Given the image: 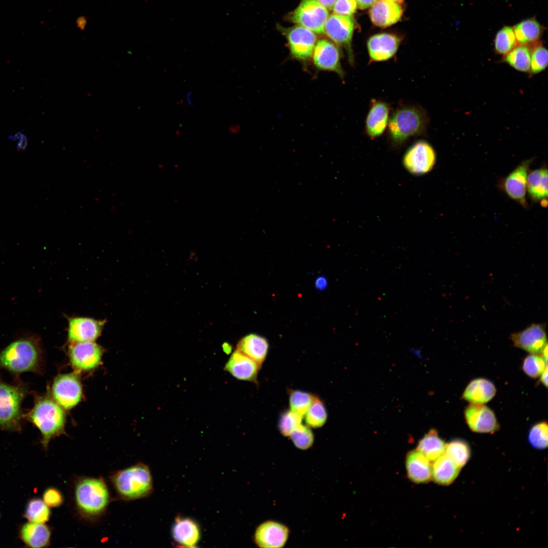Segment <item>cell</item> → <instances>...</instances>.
Returning <instances> with one entry per match:
<instances>
[{
    "mask_svg": "<svg viewBox=\"0 0 548 548\" xmlns=\"http://www.w3.org/2000/svg\"><path fill=\"white\" fill-rule=\"evenodd\" d=\"M391 108L387 102L376 99L370 100L365 121V131L371 139L381 136L387 128Z\"/></svg>",
    "mask_w": 548,
    "mask_h": 548,
    "instance_id": "obj_17",
    "label": "cell"
},
{
    "mask_svg": "<svg viewBox=\"0 0 548 548\" xmlns=\"http://www.w3.org/2000/svg\"><path fill=\"white\" fill-rule=\"evenodd\" d=\"M527 191L532 199L538 201L547 196V170L539 168L528 175Z\"/></svg>",
    "mask_w": 548,
    "mask_h": 548,
    "instance_id": "obj_30",
    "label": "cell"
},
{
    "mask_svg": "<svg viewBox=\"0 0 548 548\" xmlns=\"http://www.w3.org/2000/svg\"><path fill=\"white\" fill-rule=\"evenodd\" d=\"M289 531L287 527L274 521H267L256 530L254 541L261 547H282L285 544Z\"/></svg>",
    "mask_w": 548,
    "mask_h": 548,
    "instance_id": "obj_20",
    "label": "cell"
},
{
    "mask_svg": "<svg viewBox=\"0 0 548 548\" xmlns=\"http://www.w3.org/2000/svg\"><path fill=\"white\" fill-rule=\"evenodd\" d=\"M315 395L310 393L291 390L289 392L290 410L303 417L310 406Z\"/></svg>",
    "mask_w": 548,
    "mask_h": 548,
    "instance_id": "obj_37",
    "label": "cell"
},
{
    "mask_svg": "<svg viewBox=\"0 0 548 548\" xmlns=\"http://www.w3.org/2000/svg\"><path fill=\"white\" fill-rule=\"evenodd\" d=\"M191 92L188 93L187 94V96H186V99H187V102H188V104H189L190 105L192 106V105H193V103H192V100H191Z\"/></svg>",
    "mask_w": 548,
    "mask_h": 548,
    "instance_id": "obj_50",
    "label": "cell"
},
{
    "mask_svg": "<svg viewBox=\"0 0 548 548\" xmlns=\"http://www.w3.org/2000/svg\"><path fill=\"white\" fill-rule=\"evenodd\" d=\"M376 0H356L357 5L361 9H365L371 7Z\"/></svg>",
    "mask_w": 548,
    "mask_h": 548,
    "instance_id": "obj_45",
    "label": "cell"
},
{
    "mask_svg": "<svg viewBox=\"0 0 548 548\" xmlns=\"http://www.w3.org/2000/svg\"><path fill=\"white\" fill-rule=\"evenodd\" d=\"M532 48L526 45H518L504 56L503 60L516 70L522 72L530 71Z\"/></svg>",
    "mask_w": 548,
    "mask_h": 548,
    "instance_id": "obj_32",
    "label": "cell"
},
{
    "mask_svg": "<svg viewBox=\"0 0 548 548\" xmlns=\"http://www.w3.org/2000/svg\"><path fill=\"white\" fill-rule=\"evenodd\" d=\"M104 350L94 341L70 343L68 355L73 367L79 371H89L101 362Z\"/></svg>",
    "mask_w": 548,
    "mask_h": 548,
    "instance_id": "obj_11",
    "label": "cell"
},
{
    "mask_svg": "<svg viewBox=\"0 0 548 548\" xmlns=\"http://www.w3.org/2000/svg\"><path fill=\"white\" fill-rule=\"evenodd\" d=\"M386 1L393 2V3H396V4H398L399 3H402L403 0H386Z\"/></svg>",
    "mask_w": 548,
    "mask_h": 548,
    "instance_id": "obj_51",
    "label": "cell"
},
{
    "mask_svg": "<svg viewBox=\"0 0 548 548\" xmlns=\"http://www.w3.org/2000/svg\"><path fill=\"white\" fill-rule=\"evenodd\" d=\"M64 409L50 394H34L32 408L24 413L23 419L30 422L40 431L41 443L46 451L50 440L64 433L65 414Z\"/></svg>",
    "mask_w": 548,
    "mask_h": 548,
    "instance_id": "obj_3",
    "label": "cell"
},
{
    "mask_svg": "<svg viewBox=\"0 0 548 548\" xmlns=\"http://www.w3.org/2000/svg\"><path fill=\"white\" fill-rule=\"evenodd\" d=\"M523 369L529 377L537 378L541 375L547 367V361L539 354L527 356L523 363Z\"/></svg>",
    "mask_w": 548,
    "mask_h": 548,
    "instance_id": "obj_39",
    "label": "cell"
},
{
    "mask_svg": "<svg viewBox=\"0 0 548 548\" xmlns=\"http://www.w3.org/2000/svg\"><path fill=\"white\" fill-rule=\"evenodd\" d=\"M328 10L317 0H302L292 15V21L317 34L324 32Z\"/></svg>",
    "mask_w": 548,
    "mask_h": 548,
    "instance_id": "obj_9",
    "label": "cell"
},
{
    "mask_svg": "<svg viewBox=\"0 0 548 548\" xmlns=\"http://www.w3.org/2000/svg\"><path fill=\"white\" fill-rule=\"evenodd\" d=\"M50 515L49 507L40 498H32L26 504L24 517L28 522L45 523L49 520Z\"/></svg>",
    "mask_w": 548,
    "mask_h": 548,
    "instance_id": "obj_33",
    "label": "cell"
},
{
    "mask_svg": "<svg viewBox=\"0 0 548 548\" xmlns=\"http://www.w3.org/2000/svg\"><path fill=\"white\" fill-rule=\"evenodd\" d=\"M43 352L36 337H25L10 343L0 351V368L15 375L26 372L42 373Z\"/></svg>",
    "mask_w": 548,
    "mask_h": 548,
    "instance_id": "obj_1",
    "label": "cell"
},
{
    "mask_svg": "<svg viewBox=\"0 0 548 548\" xmlns=\"http://www.w3.org/2000/svg\"><path fill=\"white\" fill-rule=\"evenodd\" d=\"M313 62L318 70L336 74L342 80L345 72L340 62V54L337 46L326 39L316 42L313 54Z\"/></svg>",
    "mask_w": 548,
    "mask_h": 548,
    "instance_id": "obj_13",
    "label": "cell"
},
{
    "mask_svg": "<svg viewBox=\"0 0 548 548\" xmlns=\"http://www.w3.org/2000/svg\"><path fill=\"white\" fill-rule=\"evenodd\" d=\"M429 123L425 110L421 106L402 104L390 116L387 137L390 146L398 149L410 139L425 133Z\"/></svg>",
    "mask_w": 548,
    "mask_h": 548,
    "instance_id": "obj_2",
    "label": "cell"
},
{
    "mask_svg": "<svg viewBox=\"0 0 548 548\" xmlns=\"http://www.w3.org/2000/svg\"><path fill=\"white\" fill-rule=\"evenodd\" d=\"M510 338L515 346L533 354H541L547 344L545 326L541 324H532Z\"/></svg>",
    "mask_w": 548,
    "mask_h": 548,
    "instance_id": "obj_15",
    "label": "cell"
},
{
    "mask_svg": "<svg viewBox=\"0 0 548 548\" xmlns=\"http://www.w3.org/2000/svg\"><path fill=\"white\" fill-rule=\"evenodd\" d=\"M49 394L63 409L75 406L82 397V388L77 373L62 374L54 380Z\"/></svg>",
    "mask_w": 548,
    "mask_h": 548,
    "instance_id": "obj_8",
    "label": "cell"
},
{
    "mask_svg": "<svg viewBox=\"0 0 548 548\" xmlns=\"http://www.w3.org/2000/svg\"><path fill=\"white\" fill-rule=\"evenodd\" d=\"M354 28L352 16L336 14L329 16L324 26L326 35L335 44L346 49L348 61L354 66V56L351 48V41Z\"/></svg>",
    "mask_w": 548,
    "mask_h": 548,
    "instance_id": "obj_10",
    "label": "cell"
},
{
    "mask_svg": "<svg viewBox=\"0 0 548 548\" xmlns=\"http://www.w3.org/2000/svg\"><path fill=\"white\" fill-rule=\"evenodd\" d=\"M321 5L325 7L327 10H331L333 8L336 0H317Z\"/></svg>",
    "mask_w": 548,
    "mask_h": 548,
    "instance_id": "obj_47",
    "label": "cell"
},
{
    "mask_svg": "<svg viewBox=\"0 0 548 548\" xmlns=\"http://www.w3.org/2000/svg\"><path fill=\"white\" fill-rule=\"evenodd\" d=\"M119 494L126 500L146 497L153 492V480L149 468L139 463L119 470L112 477Z\"/></svg>",
    "mask_w": 548,
    "mask_h": 548,
    "instance_id": "obj_5",
    "label": "cell"
},
{
    "mask_svg": "<svg viewBox=\"0 0 548 548\" xmlns=\"http://www.w3.org/2000/svg\"><path fill=\"white\" fill-rule=\"evenodd\" d=\"M531 160L520 163L505 178L503 183L506 194L523 206L526 205V195L528 172Z\"/></svg>",
    "mask_w": 548,
    "mask_h": 548,
    "instance_id": "obj_22",
    "label": "cell"
},
{
    "mask_svg": "<svg viewBox=\"0 0 548 548\" xmlns=\"http://www.w3.org/2000/svg\"><path fill=\"white\" fill-rule=\"evenodd\" d=\"M547 431V424L546 422L535 424L528 432V442L535 449H544L548 444Z\"/></svg>",
    "mask_w": 548,
    "mask_h": 548,
    "instance_id": "obj_38",
    "label": "cell"
},
{
    "mask_svg": "<svg viewBox=\"0 0 548 548\" xmlns=\"http://www.w3.org/2000/svg\"><path fill=\"white\" fill-rule=\"evenodd\" d=\"M18 138H19V141L17 146L20 149H24L25 147L26 146L27 144L26 138H25L24 135H22L21 134H19Z\"/></svg>",
    "mask_w": 548,
    "mask_h": 548,
    "instance_id": "obj_48",
    "label": "cell"
},
{
    "mask_svg": "<svg viewBox=\"0 0 548 548\" xmlns=\"http://www.w3.org/2000/svg\"><path fill=\"white\" fill-rule=\"evenodd\" d=\"M315 284L317 288L322 290L327 287V281L325 278L320 277L316 280Z\"/></svg>",
    "mask_w": 548,
    "mask_h": 548,
    "instance_id": "obj_46",
    "label": "cell"
},
{
    "mask_svg": "<svg viewBox=\"0 0 548 548\" xmlns=\"http://www.w3.org/2000/svg\"><path fill=\"white\" fill-rule=\"evenodd\" d=\"M513 31L518 45H526L532 48L539 44L543 32V27L534 18H529L518 23Z\"/></svg>",
    "mask_w": 548,
    "mask_h": 548,
    "instance_id": "obj_28",
    "label": "cell"
},
{
    "mask_svg": "<svg viewBox=\"0 0 548 548\" xmlns=\"http://www.w3.org/2000/svg\"><path fill=\"white\" fill-rule=\"evenodd\" d=\"M43 500L49 507H56L62 504L63 498L60 491L54 487L46 489L43 494Z\"/></svg>",
    "mask_w": 548,
    "mask_h": 548,
    "instance_id": "obj_44",
    "label": "cell"
},
{
    "mask_svg": "<svg viewBox=\"0 0 548 548\" xmlns=\"http://www.w3.org/2000/svg\"><path fill=\"white\" fill-rule=\"evenodd\" d=\"M402 14L401 7L398 4L386 0H378L371 6L369 16L377 26L386 27L399 20Z\"/></svg>",
    "mask_w": 548,
    "mask_h": 548,
    "instance_id": "obj_23",
    "label": "cell"
},
{
    "mask_svg": "<svg viewBox=\"0 0 548 548\" xmlns=\"http://www.w3.org/2000/svg\"><path fill=\"white\" fill-rule=\"evenodd\" d=\"M75 497L77 505L83 513L95 516L101 513L107 507L109 493L102 479L85 477L77 483Z\"/></svg>",
    "mask_w": 548,
    "mask_h": 548,
    "instance_id": "obj_6",
    "label": "cell"
},
{
    "mask_svg": "<svg viewBox=\"0 0 548 548\" xmlns=\"http://www.w3.org/2000/svg\"><path fill=\"white\" fill-rule=\"evenodd\" d=\"M19 536L26 546L42 548L49 544L51 531L45 523L28 522L20 526Z\"/></svg>",
    "mask_w": 548,
    "mask_h": 548,
    "instance_id": "obj_25",
    "label": "cell"
},
{
    "mask_svg": "<svg viewBox=\"0 0 548 548\" xmlns=\"http://www.w3.org/2000/svg\"><path fill=\"white\" fill-rule=\"evenodd\" d=\"M289 436L294 445L300 449L309 448L314 442V435L310 427L302 423L297 426Z\"/></svg>",
    "mask_w": 548,
    "mask_h": 548,
    "instance_id": "obj_41",
    "label": "cell"
},
{
    "mask_svg": "<svg viewBox=\"0 0 548 548\" xmlns=\"http://www.w3.org/2000/svg\"><path fill=\"white\" fill-rule=\"evenodd\" d=\"M260 367L253 360L236 350L231 354L224 369L238 380L256 383Z\"/></svg>",
    "mask_w": 548,
    "mask_h": 548,
    "instance_id": "obj_21",
    "label": "cell"
},
{
    "mask_svg": "<svg viewBox=\"0 0 548 548\" xmlns=\"http://www.w3.org/2000/svg\"><path fill=\"white\" fill-rule=\"evenodd\" d=\"M401 40L391 33H382L371 37L367 42L369 63L389 60L396 53Z\"/></svg>",
    "mask_w": 548,
    "mask_h": 548,
    "instance_id": "obj_18",
    "label": "cell"
},
{
    "mask_svg": "<svg viewBox=\"0 0 548 548\" xmlns=\"http://www.w3.org/2000/svg\"><path fill=\"white\" fill-rule=\"evenodd\" d=\"M496 392V388L492 382L485 379L478 378L468 384L462 397L471 403L484 404L491 400L495 395Z\"/></svg>",
    "mask_w": 548,
    "mask_h": 548,
    "instance_id": "obj_27",
    "label": "cell"
},
{
    "mask_svg": "<svg viewBox=\"0 0 548 548\" xmlns=\"http://www.w3.org/2000/svg\"><path fill=\"white\" fill-rule=\"evenodd\" d=\"M436 159V153L432 145L425 140H420L407 148L402 157V164L409 173L418 176L430 172Z\"/></svg>",
    "mask_w": 548,
    "mask_h": 548,
    "instance_id": "obj_7",
    "label": "cell"
},
{
    "mask_svg": "<svg viewBox=\"0 0 548 548\" xmlns=\"http://www.w3.org/2000/svg\"><path fill=\"white\" fill-rule=\"evenodd\" d=\"M28 391L27 387L21 382L8 383L0 379V429L22 430L24 413L21 405Z\"/></svg>",
    "mask_w": 548,
    "mask_h": 548,
    "instance_id": "obj_4",
    "label": "cell"
},
{
    "mask_svg": "<svg viewBox=\"0 0 548 548\" xmlns=\"http://www.w3.org/2000/svg\"><path fill=\"white\" fill-rule=\"evenodd\" d=\"M290 53L294 59L306 62L312 57L317 41L312 31L300 25L292 27L287 33Z\"/></svg>",
    "mask_w": 548,
    "mask_h": 548,
    "instance_id": "obj_14",
    "label": "cell"
},
{
    "mask_svg": "<svg viewBox=\"0 0 548 548\" xmlns=\"http://www.w3.org/2000/svg\"><path fill=\"white\" fill-rule=\"evenodd\" d=\"M444 454L461 468L468 462L470 450L465 441L456 439L446 444Z\"/></svg>",
    "mask_w": 548,
    "mask_h": 548,
    "instance_id": "obj_34",
    "label": "cell"
},
{
    "mask_svg": "<svg viewBox=\"0 0 548 548\" xmlns=\"http://www.w3.org/2000/svg\"><path fill=\"white\" fill-rule=\"evenodd\" d=\"M446 447V443L437 432L432 429L419 441L417 449L430 461H434L444 453Z\"/></svg>",
    "mask_w": 548,
    "mask_h": 548,
    "instance_id": "obj_31",
    "label": "cell"
},
{
    "mask_svg": "<svg viewBox=\"0 0 548 548\" xmlns=\"http://www.w3.org/2000/svg\"><path fill=\"white\" fill-rule=\"evenodd\" d=\"M547 64V50L539 43L532 48L529 72L532 74L540 73L546 68Z\"/></svg>",
    "mask_w": 548,
    "mask_h": 548,
    "instance_id": "obj_40",
    "label": "cell"
},
{
    "mask_svg": "<svg viewBox=\"0 0 548 548\" xmlns=\"http://www.w3.org/2000/svg\"><path fill=\"white\" fill-rule=\"evenodd\" d=\"M466 423L473 432L492 433L499 428L494 412L483 404L471 403L464 410Z\"/></svg>",
    "mask_w": 548,
    "mask_h": 548,
    "instance_id": "obj_16",
    "label": "cell"
},
{
    "mask_svg": "<svg viewBox=\"0 0 548 548\" xmlns=\"http://www.w3.org/2000/svg\"><path fill=\"white\" fill-rule=\"evenodd\" d=\"M357 6L356 0H336L332 9L334 14L351 16Z\"/></svg>",
    "mask_w": 548,
    "mask_h": 548,
    "instance_id": "obj_43",
    "label": "cell"
},
{
    "mask_svg": "<svg viewBox=\"0 0 548 548\" xmlns=\"http://www.w3.org/2000/svg\"><path fill=\"white\" fill-rule=\"evenodd\" d=\"M430 460L417 449L408 452L406 457V469L409 478L415 483H425L432 476Z\"/></svg>",
    "mask_w": 548,
    "mask_h": 548,
    "instance_id": "obj_24",
    "label": "cell"
},
{
    "mask_svg": "<svg viewBox=\"0 0 548 548\" xmlns=\"http://www.w3.org/2000/svg\"><path fill=\"white\" fill-rule=\"evenodd\" d=\"M67 340L69 343L94 341L101 334L106 320L92 318L66 316Z\"/></svg>",
    "mask_w": 548,
    "mask_h": 548,
    "instance_id": "obj_12",
    "label": "cell"
},
{
    "mask_svg": "<svg viewBox=\"0 0 548 548\" xmlns=\"http://www.w3.org/2000/svg\"><path fill=\"white\" fill-rule=\"evenodd\" d=\"M434 461L431 477L435 483L448 485L458 476L461 468L444 453Z\"/></svg>",
    "mask_w": 548,
    "mask_h": 548,
    "instance_id": "obj_29",
    "label": "cell"
},
{
    "mask_svg": "<svg viewBox=\"0 0 548 548\" xmlns=\"http://www.w3.org/2000/svg\"><path fill=\"white\" fill-rule=\"evenodd\" d=\"M513 27L505 26L496 35L494 40L495 52L503 56L518 45Z\"/></svg>",
    "mask_w": 548,
    "mask_h": 548,
    "instance_id": "obj_36",
    "label": "cell"
},
{
    "mask_svg": "<svg viewBox=\"0 0 548 548\" xmlns=\"http://www.w3.org/2000/svg\"><path fill=\"white\" fill-rule=\"evenodd\" d=\"M268 347L265 338L256 334H249L240 339L236 347L237 350L261 366L267 357Z\"/></svg>",
    "mask_w": 548,
    "mask_h": 548,
    "instance_id": "obj_26",
    "label": "cell"
},
{
    "mask_svg": "<svg viewBox=\"0 0 548 548\" xmlns=\"http://www.w3.org/2000/svg\"><path fill=\"white\" fill-rule=\"evenodd\" d=\"M172 535L176 546L195 547L200 539V529L194 520L178 516L172 526Z\"/></svg>",
    "mask_w": 548,
    "mask_h": 548,
    "instance_id": "obj_19",
    "label": "cell"
},
{
    "mask_svg": "<svg viewBox=\"0 0 548 548\" xmlns=\"http://www.w3.org/2000/svg\"><path fill=\"white\" fill-rule=\"evenodd\" d=\"M305 422L310 427L323 426L327 419V413L323 401L317 396L314 399L304 415Z\"/></svg>",
    "mask_w": 548,
    "mask_h": 548,
    "instance_id": "obj_35",
    "label": "cell"
},
{
    "mask_svg": "<svg viewBox=\"0 0 548 548\" xmlns=\"http://www.w3.org/2000/svg\"><path fill=\"white\" fill-rule=\"evenodd\" d=\"M302 416L291 410L283 412L278 421V428L281 433L285 436H289L292 431L302 423Z\"/></svg>",
    "mask_w": 548,
    "mask_h": 548,
    "instance_id": "obj_42",
    "label": "cell"
},
{
    "mask_svg": "<svg viewBox=\"0 0 548 548\" xmlns=\"http://www.w3.org/2000/svg\"><path fill=\"white\" fill-rule=\"evenodd\" d=\"M547 367H546L540 375V381L545 386H547Z\"/></svg>",
    "mask_w": 548,
    "mask_h": 548,
    "instance_id": "obj_49",
    "label": "cell"
}]
</instances>
